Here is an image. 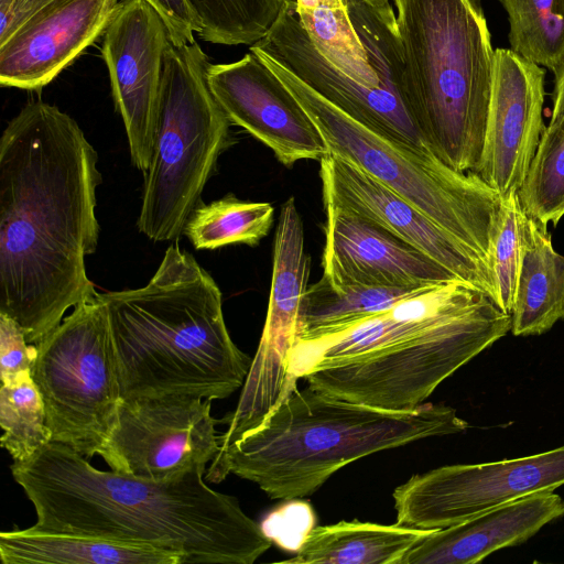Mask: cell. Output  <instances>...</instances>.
<instances>
[{
    "label": "cell",
    "instance_id": "cell-24",
    "mask_svg": "<svg viewBox=\"0 0 564 564\" xmlns=\"http://www.w3.org/2000/svg\"><path fill=\"white\" fill-rule=\"evenodd\" d=\"M430 286L406 289L337 285L323 275L317 282L308 285L304 293L295 343L339 332L364 318L387 311Z\"/></svg>",
    "mask_w": 564,
    "mask_h": 564
},
{
    "label": "cell",
    "instance_id": "cell-26",
    "mask_svg": "<svg viewBox=\"0 0 564 564\" xmlns=\"http://www.w3.org/2000/svg\"><path fill=\"white\" fill-rule=\"evenodd\" d=\"M510 50L553 74L564 62V0H499Z\"/></svg>",
    "mask_w": 564,
    "mask_h": 564
},
{
    "label": "cell",
    "instance_id": "cell-31",
    "mask_svg": "<svg viewBox=\"0 0 564 564\" xmlns=\"http://www.w3.org/2000/svg\"><path fill=\"white\" fill-rule=\"evenodd\" d=\"M290 501L270 513L260 527L280 547L296 552L314 528L315 518L308 505Z\"/></svg>",
    "mask_w": 564,
    "mask_h": 564
},
{
    "label": "cell",
    "instance_id": "cell-5",
    "mask_svg": "<svg viewBox=\"0 0 564 564\" xmlns=\"http://www.w3.org/2000/svg\"><path fill=\"white\" fill-rule=\"evenodd\" d=\"M398 93L424 147L458 172L481 159L494 75L480 0H394Z\"/></svg>",
    "mask_w": 564,
    "mask_h": 564
},
{
    "label": "cell",
    "instance_id": "cell-8",
    "mask_svg": "<svg viewBox=\"0 0 564 564\" xmlns=\"http://www.w3.org/2000/svg\"><path fill=\"white\" fill-rule=\"evenodd\" d=\"M199 44H170L164 58L158 123L138 230L155 242L177 241L230 143L231 121L207 80Z\"/></svg>",
    "mask_w": 564,
    "mask_h": 564
},
{
    "label": "cell",
    "instance_id": "cell-18",
    "mask_svg": "<svg viewBox=\"0 0 564 564\" xmlns=\"http://www.w3.org/2000/svg\"><path fill=\"white\" fill-rule=\"evenodd\" d=\"M324 207L323 275L332 283L416 289L458 280L375 221L334 204Z\"/></svg>",
    "mask_w": 564,
    "mask_h": 564
},
{
    "label": "cell",
    "instance_id": "cell-7",
    "mask_svg": "<svg viewBox=\"0 0 564 564\" xmlns=\"http://www.w3.org/2000/svg\"><path fill=\"white\" fill-rule=\"evenodd\" d=\"M252 52V51H250ZM312 118L329 154L365 172L422 212L495 268L501 196L474 172H458L424 147L354 120L269 56L252 52Z\"/></svg>",
    "mask_w": 564,
    "mask_h": 564
},
{
    "label": "cell",
    "instance_id": "cell-21",
    "mask_svg": "<svg viewBox=\"0 0 564 564\" xmlns=\"http://www.w3.org/2000/svg\"><path fill=\"white\" fill-rule=\"evenodd\" d=\"M3 564H184L181 553L31 527L0 533Z\"/></svg>",
    "mask_w": 564,
    "mask_h": 564
},
{
    "label": "cell",
    "instance_id": "cell-28",
    "mask_svg": "<svg viewBox=\"0 0 564 564\" xmlns=\"http://www.w3.org/2000/svg\"><path fill=\"white\" fill-rule=\"evenodd\" d=\"M194 11L198 35L221 45H252L276 22L285 0H187Z\"/></svg>",
    "mask_w": 564,
    "mask_h": 564
},
{
    "label": "cell",
    "instance_id": "cell-34",
    "mask_svg": "<svg viewBox=\"0 0 564 564\" xmlns=\"http://www.w3.org/2000/svg\"><path fill=\"white\" fill-rule=\"evenodd\" d=\"M553 75L552 112L549 123H553L564 117V62Z\"/></svg>",
    "mask_w": 564,
    "mask_h": 564
},
{
    "label": "cell",
    "instance_id": "cell-10",
    "mask_svg": "<svg viewBox=\"0 0 564 564\" xmlns=\"http://www.w3.org/2000/svg\"><path fill=\"white\" fill-rule=\"evenodd\" d=\"M564 485V445L500 462L448 465L412 476L392 494L397 523L443 529Z\"/></svg>",
    "mask_w": 564,
    "mask_h": 564
},
{
    "label": "cell",
    "instance_id": "cell-11",
    "mask_svg": "<svg viewBox=\"0 0 564 564\" xmlns=\"http://www.w3.org/2000/svg\"><path fill=\"white\" fill-rule=\"evenodd\" d=\"M308 276L304 225L295 199L290 197L281 206L275 229L271 290L262 335L237 406L227 414L230 427L237 433L260 425L297 390L299 378L290 373L288 360L296 340Z\"/></svg>",
    "mask_w": 564,
    "mask_h": 564
},
{
    "label": "cell",
    "instance_id": "cell-23",
    "mask_svg": "<svg viewBox=\"0 0 564 564\" xmlns=\"http://www.w3.org/2000/svg\"><path fill=\"white\" fill-rule=\"evenodd\" d=\"M436 529L339 521L315 527L289 564H400L405 553Z\"/></svg>",
    "mask_w": 564,
    "mask_h": 564
},
{
    "label": "cell",
    "instance_id": "cell-2",
    "mask_svg": "<svg viewBox=\"0 0 564 564\" xmlns=\"http://www.w3.org/2000/svg\"><path fill=\"white\" fill-rule=\"evenodd\" d=\"M10 470L35 509L34 530L171 550L184 564H252L272 544L236 497L206 485V466L151 480L99 470L52 441Z\"/></svg>",
    "mask_w": 564,
    "mask_h": 564
},
{
    "label": "cell",
    "instance_id": "cell-19",
    "mask_svg": "<svg viewBox=\"0 0 564 564\" xmlns=\"http://www.w3.org/2000/svg\"><path fill=\"white\" fill-rule=\"evenodd\" d=\"M120 0H52L0 43V84L39 90L102 35Z\"/></svg>",
    "mask_w": 564,
    "mask_h": 564
},
{
    "label": "cell",
    "instance_id": "cell-9",
    "mask_svg": "<svg viewBox=\"0 0 564 564\" xmlns=\"http://www.w3.org/2000/svg\"><path fill=\"white\" fill-rule=\"evenodd\" d=\"M31 376L44 402L52 441L89 460L99 455L121 400L108 313L99 292L35 344Z\"/></svg>",
    "mask_w": 564,
    "mask_h": 564
},
{
    "label": "cell",
    "instance_id": "cell-33",
    "mask_svg": "<svg viewBox=\"0 0 564 564\" xmlns=\"http://www.w3.org/2000/svg\"><path fill=\"white\" fill-rule=\"evenodd\" d=\"M164 21L171 43L184 45L194 43L199 32L197 18L187 0H144Z\"/></svg>",
    "mask_w": 564,
    "mask_h": 564
},
{
    "label": "cell",
    "instance_id": "cell-12",
    "mask_svg": "<svg viewBox=\"0 0 564 564\" xmlns=\"http://www.w3.org/2000/svg\"><path fill=\"white\" fill-rule=\"evenodd\" d=\"M212 400L166 394L120 400L99 454L116 471L166 480L214 460L220 449Z\"/></svg>",
    "mask_w": 564,
    "mask_h": 564
},
{
    "label": "cell",
    "instance_id": "cell-29",
    "mask_svg": "<svg viewBox=\"0 0 564 564\" xmlns=\"http://www.w3.org/2000/svg\"><path fill=\"white\" fill-rule=\"evenodd\" d=\"M524 213L544 227L564 216V117L549 123L519 191Z\"/></svg>",
    "mask_w": 564,
    "mask_h": 564
},
{
    "label": "cell",
    "instance_id": "cell-32",
    "mask_svg": "<svg viewBox=\"0 0 564 564\" xmlns=\"http://www.w3.org/2000/svg\"><path fill=\"white\" fill-rule=\"evenodd\" d=\"M35 345L29 344L22 327L0 313V378L1 380L31 371Z\"/></svg>",
    "mask_w": 564,
    "mask_h": 564
},
{
    "label": "cell",
    "instance_id": "cell-6",
    "mask_svg": "<svg viewBox=\"0 0 564 564\" xmlns=\"http://www.w3.org/2000/svg\"><path fill=\"white\" fill-rule=\"evenodd\" d=\"M414 301L411 321L390 344L316 367L302 379L350 402L414 410L442 381L511 329V315L463 281L430 286Z\"/></svg>",
    "mask_w": 564,
    "mask_h": 564
},
{
    "label": "cell",
    "instance_id": "cell-13",
    "mask_svg": "<svg viewBox=\"0 0 564 564\" xmlns=\"http://www.w3.org/2000/svg\"><path fill=\"white\" fill-rule=\"evenodd\" d=\"M170 44L164 21L144 0H120L102 33V57L131 162L143 173L152 156Z\"/></svg>",
    "mask_w": 564,
    "mask_h": 564
},
{
    "label": "cell",
    "instance_id": "cell-20",
    "mask_svg": "<svg viewBox=\"0 0 564 564\" xmlns=\"http://www.w3.org/2000/svg\"><path fill=\"white\" fill-rule=\"evenodd\" d=\"M563 516L562 497L554 491L535 492L436 529L410 549L400 564H475L497 550L523 543Z\"/></svg>",
    "mask_w": 564,
    "mask_h": 564
},
{
    "label": "cell",
    "instance_id": "cell-16",
    "mask_svg": "<svg viewBox=\"0 0 564 564\" xmlns=\"http://www.w3.org/2000/svg\"><path fill=\"white\" fill-rule=\"evenodd\" d=\"M545 70L510 48H495L487 130L479 164L482 181L502 199L519 193L545 129Z\"/></svg>",
    "mask_w": 564,
    "mask_h": 564
},
{
    "label": "cell",
    "instance_id": "cell-25",
    "mask_svg": "<svg viewBox=\"0 0 564 564\" xmlns=\"http://www.w3.org/2000/svg\"><path fill=\"white\" fill-rule=\"evenodd\" d=\"M274 208L265 202H243L232 194L199 204L187 219L183 235L197 250L228 245L256 246L273 223Z\"/></svg>",
    "mask_w": 564,
    "mask_h": 564
},
{
    "label": "cell",
    "instance_id": "cell-3",
    "mask_svg": "<svg viewBox=\"0 0 564 564\" xmlns=\"http://www.w3.org/2000/svg\"><path fill=\"white\" fill-rule=\"evenodd\" d=\"M99 296L121 400L189 394L213 401L242 388L252 359L230 337L217 283L177 245L144 286Z\"/></svg>",
    "mask_w": 564,
    "mask_h": 564
},
{
    "label": "cell",
    "instance_id": "cell-14",
    "mask_svg": "<svg viewBox=\"0 0 564 564\" xmlns=\"http://www.w3.org/2000/svg\"><path fill=\"white\" fill-rule=\"evenodd\" d=\"M319 177L324 203L375 221L500 306L495 268L401 196L333 154L319 161Z\"/></svg>",
    "mask_w": 564,
    "mask_h": 564
},
{
    "label": "cell",
    "instance_id": "cell-15",
    "mask_svg": "<svg viewBox=\"0 0 564 564\" xmlns=\"http://www.w3.org/2000/svg\"><path fill=\"white\" fill-rule=\"evenodd\" d=\"M207 80L231 123L270 148L283 165L329 154L312 118L254 53L230 63H209Z\"/></svg>",
    "mask_w": 564,
    "mask_h": 564
},
{
    "label": "cell",
    "instance_id": "cell-27",
    "mask_svg": "<svg viewBox=\"0 0 564 564\" xmlns=\"http://www.w3.org/2000/svg\"><path fill=\"white\" fill-rule=\"evenodd\" d=\"M0 426V444L13 462L29 460L52 442L44 402L31 371L1 380Z\"/></svg>",
    "mask_w": 564,
    "mask_h": 564
},
{
    "label": "cell",
    "instance_id": "cell-1",
    "mask_svg": "<svg viewBox=\"0 0 564 564\" xmlns=\"http://www.w3.org/2000/svg\"><path fill=\"white\" fill-rule=\"evenodd\" d=\"M98 154L76 120L42 100L0 138V313L29 344L97 295L85 259L98 246Z\"/></svg>",
    "mask_w": 564,
    "mask_h": 564
},
{
    "label": "cell",
    "instance_id": "cell-4",
    "mask_svg": "<svg viewBox=\"0 0 564 564\" xmlns=\"http://www.w3.org/2000/svg\"><path fill=\"white\" fill-rule=\"evenodd\" d=\"M455 409L423 403L391 411L355 403L310 386L295 390L257 427L210 462L205 480L229 474L257 484L271 499L315 492L338 469L373 453L465 431Z\"/></svg>",
    "mask_w": 564,
    "mask_h": 564
},
{
    "label": "cell",
    "instance_id": "cell-22",
    "mask_svg": "<svg viewBox=\"0 0 564 564\" xmlns=\"http://www.w3.org/2000/svg\"><path fill=\"white\" fill-rule=\"evenodd\" d=\"M510 315L514 336L541 335L564 321V256L554 249L547 227L528 215Z\"/></svg>",
    "mask_w": 564,
    "mask_h": 564
},
{
    "label": "cell",
    "instance_id": "cell-35",
    "mask_svg": "<svg viewBox=\"0 0 564 564\" xmlns=\"http://www.w3.org/2000/svg\"><path fill=\"white\" fill-rule=\"evenodd\" d=\"M367 1H381V0H367Z\"/></svg>",
    "mask_w": 564,
    "mask_h": 564
},
{
    "label": "cell",
    "instance_id": "cell-17",
    "mask_svg": "<svg viewBox=\"0 0 564 564\" xmlns=\"http://www.w3.org/2000/svg\"><path fill=\"white\" fill-rule=\"evenodd\" d=\"M249 51L274 59L325 100L369 129L424 147L397 86L368 87L335 68L317 52L300 24L295 0H285L272 29L250 45Z\"/></svg>",
    "mask_w": 564,
    "mask_h": 564
},
{
    "label": "cell",
    "instance_id": "cell-30",
    "mask_svg": "<svg viewBox=\"0 0 564 564\" xmlns=\"http://www.w3.org/2000/svg\"><path fill=\"white\" fill-rule=\"evenodd\" d=\"M527 214L519 194L502 199L500 223L494 245L495 270L501 308L511 314L523 253V229Z\"/></svg>",
    "mask_w": 564,
    "mask_h": 564
}]
</instances>
